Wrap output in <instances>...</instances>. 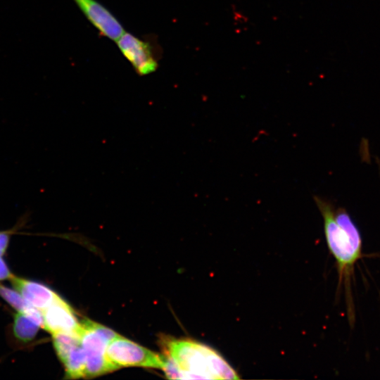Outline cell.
Returning a JSON list of instances; mask_svg holds the SVG:
<instances>
[{
    "label": "cell",
    "instance_id": "4fadbf2b",
    "mask_svg": "<svg viewBox=\"0 0 380 380\" xmlns=\"http://www.w3.org/2000/svg\"><path fill=\"white\" fill-rule=\"evenodd\" d=\"M13 277L6 264L0 257V280L11 279Z\"/></svg>",
    "mask_w": 380,
    "mask_h": 380
},
{
    "label": "cell",
    "instance_id": "8fae6325",
    "mask_svg": "<svg viewBox=\"0 0 380 380\" xmlns=\"http://www.w3.org/2000/svg\"><path fill=\"white\" fill-rule=\"evenodd\" d=\"M39 326L25 314L18 312L14 315L13 331L15 336L23 342H28L36 336Z\"/></svg>",
    "mask_w": 380,
    "mask_h": 380
},
{
    "label": "cell",
    "instance_id": "7a4b0ae2",
    "mask_svg": "<svg viewBox=\"0 0 380 380\" xmlns=\"http://www.w3.org/2000/svg\"><path fill=\"white\" fill-rule=\"evenodd\" d=\"M167 354L178 367L182 379H239L229 362L215 349L189 339L167 343Z\"/></svg>",
    "mask_w": 380,
    "mask_h": 380
},
{
    "label": "cell",
    "instance_id": "30bf717a",
    "mask_svg": "<svg viewBox=\"0 0 380 380\" xmlns=\"http://www.w3.org/2000/svg\"><path fill=\"white\" fill-rule=\"evenodd\" d=\"M68 379L85 377L86 357L81 342L75 345L61 360Z\"/></svg>",
    "mask_w": 380,
    "mask_h": 380
},
{
    "label": "cell",
    "instance_id": "5b68a950",
    "mask_svg": "<svg viewBox=\"0 0 380 380\" xmlns=\"http://www.w3.org/2000/svg\"><path fill=\"white\" fill-rule=\"evenodd\" d=\"M115 42L139 75H148L158 69V59L151 43L125 31Z\"/></svg>",
    "mask_w": 380,
    "mask_h": 380
},
{
    "label": "cell",
    "instance_id": "ba28073f",
    "mask_svg": "<svg viewBox=\"0 0 380 380\" xmlns=\"http://www.w3.org/2000/svg\"><path fill=\"white\" fill-rule=\"evenodd\" d=\"M10 280L17 291L41 312L60 297L53 290L40 283L14 275Z\"/></svg>",
    "mask_w": 380,
    "mask_h": 380
},
{
    "label": "cell",
    "instance_id": "52a82bcc",
    "mask_svg": "<svg viewBox=\"0 0 380 380\" xmlns=\"http://www.w3.org/2000/svg\"><path fill=\"white\" fill-rule=\"evenodd\" d=\"M43 328L50 334H78L80 322L72 308L60 296L42 311Z\"/></svg>",
    "mask_w": 380,
    "mask_h": 380
},
{
    "label": "cell",
    "instance_id": "6da1fadb",
    "mask_svg": "<svg viewBox=\"0 0 380 380\" xmlns=\"http://www.w3.org/2000/svg\"><path fill=\"white\" fill-rule=\"evenodd\" d=\"M313 198L323 217L327 246L337 264L338 291L343 286L349 324L353 327L355 313L352 284L355 265L363 256L361 234L344 208L336 209L331 201L318 196Z\"/></svg>",
    "mask_w": 380,
    "mask_h": 380
},
{
    "label": "cell",
    "instance_id": "7c38bea8",
    "mask_svg": "<svg viewBox=\"0 0 380 380\" xmlns=\"http://www.w3.org/2000/svg\"><path fill=\"white\" fill-rule=\"evenodd\" d=\"M10 232H0V256L3 255L8 247Z\"/></svg>",
    "mask_w": 380,
    "mask_h": 380
},
{
    "label": "cell",
    "instance_id": "277c9868",
    "mask_svg": "<svg viewBox=\"0 0 380 380\" xmlns=\"http://www.w3.org/2000/svg\"><path fill=\"white\" fill-rule=\"evenodd\" d=\"M106 355L119 369L122 367L137 366L162 369L164 363L163 355L119 334L108 343Z\"/></svg>",
    "mask_w": 380,
    "mask_h": 380
},
{
    "label": "cell",
    "instance_id": "3957f363",
    "mask_svg": "<svg viewBox=\"0 0 380 380\" xmlns=\"http://www.w3.org/2000/svg\"><path fill=\"white\" fill-rule=\"evenodd\" d=\"M85 353V377L102 375L119 369L106 355L110 341L118 334L88 319L80 322L78 331Z\"/></svg>",
    "mask_w": 380,
    "mask_h": 380
},
{
    "label": "cell",
    "instance_id": "9c48e42d",
    "mask_svg": "<svg viewBox=\"0 0 380 380\" xmlns=\"http://www.w3.org/2000/svg\"><path fill=\"white\" fill-rule=\"evenodd\" d=\"M0 296L19 312L25 314L39 327H43L42 312L27 301L18 291L0 284Z\"/></svg>",
    "mask_w": 380,
    "mask_h": 380
},
{
    "label": "cell",
    "instance_id": "8992f818",
    "mask_svg": "<svg viewBox=\"0 0 380 380\" xmlns=\"http://www.w3.org/2000/svg\"><path fill=\"white\" fill-rule=\"evenodd\" d=\"M73 1L102 36L115 42L125 32L115 16L96 0Z\"/></svg>",
    "mask_w": 380,
    "mask_h": 380
}]
</instances>
